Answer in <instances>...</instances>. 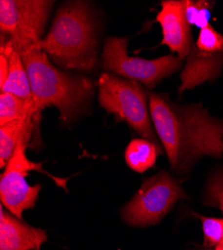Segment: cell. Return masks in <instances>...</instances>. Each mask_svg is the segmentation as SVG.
Listing matches in <instances>:
<instances>
[{"instance_id": "cell-15", "label": "cell", "mask_w": 223, "mask_h": 250, "mask_svg": "<svg viewBox=\"0 0 223 250\" xmlns=\"http://www.w3.org/2000/svg\"><path fill=\"white\" fill-rule=\"evenodd\" d=\"M40 111L32 98H21L10 93L0 94V126L15 120L40 117Z\"/></svg>"}, {"instance_id": "cell-2", "label": "cell", "mask_w": 223, "mask_h": 250, "mask_svg": "<svg viewBox=\"0 0 223 250\" xmlns=\"http://www.w3.org/2000/svg\"><path fill=\"white\" fill-rule=\"evenodd\" d=\"M20 54L30 81L32 97L40 111L55 107L60 120L65 123L86 111L94 94L93 82L88 77L55 67L40 47L26 49Z\"/></svg>"}, {"instance_id": "cell-7", "label": "cell", "mask_w": 223, "mask_h": 250, "mask_svg": "<svg viewBox=\"0 0 223 250\" xmlns=\"http://www.w3.org/2000/svg\"><path fill=\"white\" fill-rule=\"evenodd\" d=\"M187 195L165 171L146 179L122 208L123 220L130 226L147 227L161 221L180 200Z\"/></svg>"}, {"instance_id": "cell-16", "label": "cell", "mask_w": 223, "mask_h": 250, "mask_svg": "<svg viewBox=\"0 0 223 250\" xmlns=\"http://www.w3.org/2000/svg\"><path fill=\"white\" fill-rule=\"evenodd\" d=\"M214 2L206 0H185V17L190 26L199 29L204 28L209 23L211 10Z\"/></svg>"}, {"instance_id": "cell-1", "label": "cell", "mask_w": 223, "mask_h": 250, "mask_svg": "<svg viewBox=\"0 0 223 250\" xmlns=\"http://www.w3.org/2000/svg\"><path fill=\"white\" fill-rule=\"evenodd\" d=\"M149 110L172 170L186 172L201 157L223 154V121L201 104L180 105L167 94L150 93Z\"/></svg>"}, {"instance_id": "cell-13", "label": "cell", "mask_w": 223, "mask_h": 250, "mask_svg": "<svg viewBox=\"0 0 223 250\" xmlns=\"http://www.w3.org/2000/svg\"><path fill=\"white\" fill-rule=\"evenodd\" d=\"M40 117L15 120L0 126V167L3 168L12 157L16 146L24 142L29 146Z\"/></svg>"}, {"instance_id": "cell-8", "label": "cell", "mask_w": 223, "mask_h": 250, "mask_svg": "<svg viewBox=\"0 0 223 250\" xmlns=\"http://www.w3.org/2000/svg\"><path fill=\"white\" fill-rule=\"evenodd\" d=\"M28 145L20 142L5 166L0 180V199L2 205L13 216L22 219L23 212L31 209L39 197L41 185H30L26 177L30 171L41 172L50 177L59 187L66 189L67 179L51 175L42 168V164L33 162L26 156Z\"/></svg>"}, {"instance_id": "cell-21", "label": "cell", "mask_w": 223, "mask_h": 250, "mask_svg": "<svg viewBox=\"0 0 223 250\" xmlns=\"http://www.w3.org/2000/svg\"><path fill=\"white\" fill-rule=\"evenodd\" d=\"M215 250H223V243L217 245V246L215 247Z\"/></svg>"}, {"instance_id": "cell-9", "label": "cell", "mask_w": 223, "mask_h": 250, "mask_svg": "<svg viewBox=\"0 0 223 250\" xmlns=\"http://www.w3.org/2000/svg\"><path fill=\"white\" fill-rule=\"evenodd\" d=\"M156 22L162 29L161 44L166 45L172 53L185 60L195 43L191 26L185 17V0L162 1Z\"/></svg>"}, {"instance_id": "cell-12", "label": "cell", "mask_w": 223, "mask_h": 250, "mask_svg": "<svg viewBox=\"0 0 223 250\" xmlns=\"http://www.w3.org/2000/svg\"><path fill=\"white\" fill-rule=\"evenodd\" d=\"M0 53H3L8 60V74L4 84L0 87L1 93H10L21 98H32L30 81L21 54L12 45L9 40L1 36Z\"/></svg>"}, {"instance_id": "cell-11", "label": "cell", "mask_w": 223, "mask_h": 250, "mask_svg": "<svg viewBox=\"0 0 223 250\" xmlns=\"http://www.w3.org/2000/svg\"><path fill=\"white\" fill-rule=\"evenodd\" d=\"M223 68V52H205L196 48L195 43L185 59L180 73L181 83L178 93L193 89L206 81L213 82Z\"/></svg>"}, {"instance_id": "cell-10", "label": "cell", "mask_w": 223, "mask_h": 250, "mask_svg": "<svg viewBox=\"0 0 223 250\" xmlns=\"http://www.w3.org/2000/svg\"><path fill=\"white\" fill-rule=\"evenodd\" d=\"M47 240L43 229L24 223L0 209V250H40Z\"/></svg>"}, {"instance_id": "cell-18", "label": "cell", "mask_w": 223, "mask_h": 250, "mask_svg": "<svg viewBox=\"0 0 223 250\" xmlns=\"http://www.w3.org/2000/svg\"><path fill=\"white\" fill-rule=\"evenodd\" d=\"M202 222L204 245L206 247H216L223 243V218L205 217L196 215Z\"/></svg>"}, {"instance_id": "cell-4", "label": "cell", "mask_w": 223, "mask_h": 250, "mask_svg": "<svg viewBox=\"0 0 223 250\" xmlns=\"http://www.w3.org/2000/svg\"><path fill=\"white\" fill-rule=\"evenodd\" d=\"M150 94L141 83L102 73L98 79V102L107 113L125 121L142 138L158 144L147 101Z\"/></svg>"}, {"instance_id": "cell-22", "label": "cell", "mask_w": 223, "mask_h": 250, "mask_svg": "<svg viewBox=\"0 0 223 250\" xmlns=\"http://www.w3.org/2000/svg\"><path fill=\"white\" fill-rule=\"evenodd\" d=\"M202 250H215V249H202Z\"/></svg>"}, {"instance_id": "cell-6", "label": "cell", "mask_w": 223, "mask_h": 250, "mask_svg": "<svg viewBox=\"0 0 223 250\" xmlns=\"http://www.w3.org/2000/svg\"><path fill=\"white\" fill-rule=\"evenodd\" d=\"M54 1L49 0H1L0 31L22 52L40 47Z\"/></svg>"}, {"instance_id": "cell-19", "label": "cell", "mask_w": 223, "mask_h": 250, "mask_svg": "<svg viewBox=\"0 0 223 250\" xmlns=\"http://www.w3.org/2000/svg\"><path fill=\"white\" fill-rule=\"evenodd\" d=\"M205 204L219 208L223 213V170L214 173L208 180Z\"/></svg>"}, {"instance_id": "cell-5", "label": "cell", "mask_w": 223, "mask_h": 250, "mask_svg": "<svg viewBox=\"0 0 223 250\" xmlns=\"http://www.w3.org/2000/svg\"><path fill=\"white\" fill-rule=\"evenodd\" d=\"M127 46V38L108 37L102 51V67L119 77L142 83L148 89H153L164 78L177 72L185 61L175 54L155 59L130 57Z\"/></svg>"}, {"instance_id": "cell-17", "label": "cell", "mask_w": 223, "mask_h": 250, "mask_svg": "<svg viewBox=\"0 0 223 250\" xmlns=\"http://www.w3.org/2000/svg\"><path fill=\"white\" fill-rule=\"evenodd\" d=\"M195 46L200 51L223 52V35L208 24L200 29Z\"/></svg>"}, {"instance_id": "cell-14", "label": "cell", "mask_w": 223, "mask_h": 250, "mask_svg": "<svg viewBox=\"0 0 223 250\" xmlns=\"http://www.w3.org/2000/svg\"><path fill=\"white\" fill-rule=\"evenodd\" d=\"M160 153L158 144L144 138L133 139L126 147L125 161L132 170L143 173L153 167Z\"/></svg>"}, {"instance_id": "cell-20", "label": "cell", "mask_w": 223, "mask_h": 250, "mask_svg": "<svg viewBox=\"0 0 223 250\" xmlns=\"http://www.w3.org/2000/svg\"><path fill=\"white\" fill-rule=\"evenodd\" d=\"M8 60L3 53H0V87H1L6 79L8 74Z\"/></svg>"}, {"instance_id": "cell-3", "label": "cell", "mask_w": 223, "mask_h": 250, "mask_svg": "<svg viewBox=\"0 0 223 250\" xmlns=\"http://www.w3.org/2000/svg\"><path fill=\"white\" fill-rule=\"evenodd\" d=\"M97 27L85 1L60 6L40 48L60 69L88 72L97 64Z\"/></svg>"}]
</instances>
